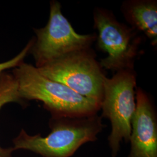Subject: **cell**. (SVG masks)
Listing matches in <instances>:
<instances>
[{
	"label": "cell",
	"mask_w": 157,
	"mask_h": 157,
	"mask_svg": "<svg viewBox=\"0 0 157 157\" xmlns=\"http://www.w3.org/2000/svg\"><path fill=\"white\" fill-rule=\"evenodd\" d=\"M51 132L46 137L31 136L22 129L13 140V148L25 150L43 157H71L86 143L94 141L104 128L97 113L88 116H52Z\"/></svg>",
	"instance_id": "obj_1"
},
{
	"label": "cell",
	"mask_w": 157,
	"mask_h": 157,
	"mask_svg": "<svg viewBox=\"0 0 157 157\" xmlns=\"http://www.w3.org/2000/svg\"><path fill=\"white\" fill-rule=\"evenodd\" d=\"M12 75L23 101L42 102L52 116H88L97 114L100 109L67 86L46 78L30 64L22 62L14 68Z\"/></svg>",
	"instance_id": "obj_2"
},
{
	"label": "cell",
	"mask_w": 157,
	"mask_h": 157,
	"mask_svg": "<svg viewBox=\"0 0 157 157\" xmlns=\"http://www.w3.org/2000/svg\"><path fill=\"white\" fill-rule=\"evenodd\" d=\"M136 74L134 69L118 71L111 78L104 77L100 109L102 117L111 124L108 137L112 157H115L124 140L129 143L131 122L136 109Z\"/></svg>",
	"instance_id": "obj_3"
},
{
	"label": "cell",
	"mask_w": 157,
	"mask_h": 157,
	"mask_svg": "<svg viewBox=\"0 0 157 157\" xmlns=\"http://www.w3.org/2000/svg\"><path fill=\"white\" fill-rule=\"evenodd\" d=\"M37 69L46 78L67 86L100 108L105 75L91 48L70 53Z\"/></svg>",
	"instance_id": "obj_4"
},
{
	"label": "cell",
	"mask_w": 157,
	"mask_h": 157,
	"mask_svg": "<svg viewBox=\"0 0 157 157\" xmlns=\"http://www.w3.org/2000/svg\"><path fill=\"white\" fill-rule=\"evenodd\" d=\"M36 38L29 53L33 56L36 67L39 68L70 53L91 48L96 34H80L62 13L57 1L50 2L48 22L45 27L34 29Z\"/></svg>",
	"instance_id": "obj_5"
},
{
	"label": "cell",
	"mask_w": 157,
	"mask_h": 157,
	"mask_svg": "<svg viewBox=\"0 0 157 157\" xmlns=\"http://www.w3.org/2000/svg\"><path fill=\"white\" fill-rule=\"evenodd\" d=\"M93 18L98 31L97 44L107 54L100 62L101 67L117 72L133 69L141 43L138 32L119 22L105 9L96 8Z\"/></svg>",
	"instance_id": "obj_6"
},
{
	"label": "cell",
	"mask_w": 157,
	"mask_h": 157,
	"mask_svg": "<svg viewBox=\"0 0 157 157\" xmlns=\"http://www.w3.org/2000/svg\"><path fill=\"white\" fill-rule=\"evenodd\" d=\"M131 122V149L128 157H157L156 113L150 97L139 87Z\"/></svg>",
	"instance_id": "obj_7"
},
{
	"label": "cell",
	"mask_w": 157,
	"mask_h": 157,
	"mask_svg": "<svg viewBox=\"0 0 157 157\" xmlns=\"http://www.w3.org/2000/svg\"><path fill=\"white\" fill-rule=\"evenodd\" d=\"M122 11L132 28L141 32L157 45V2L155 0H130L124 2Z\"/></svg>",
	"instance_id": "obj_8"
},
{
	"label": "cell",
	"mask_w": 157,
	"mask_h": 157,
	"mask_svg": "<svg viewBox=\"0 0 157 157\" xmlns=\"http://www.w3.org/2000/svg\"><path fill=\"white\" fill-rule=\"evenodd\" d=\"M21 98L17 80L11 74L3 72L0 75V110L6 104L17 102L24 104ZM15 151L13 147L4 148L0 146V157H12Z\"/></svg>",
	"instance_id": "obj_9"
},
{
	"label": "cell",
	"mask_w": 157,
	"mask_h": 157,
	"mask_svg": "<svg viewBox=\"0 0 157 157\" xmlns=\"http://www.w3.org/2000/svg\"><path fill=\"white\" fill-rule=\"evenodd\" d=\"M34 40V38L30 40L27 45L25 46V47L21 51V52H19L17 55V56L6 62L0 63V75L3 73L4 71H5L6 70L17 67L23 62L25 58L28 55V54L29 53L30 50L33 44Z\"/></svg>",
	"instance_id": "obj_10"
}]
</instances>
